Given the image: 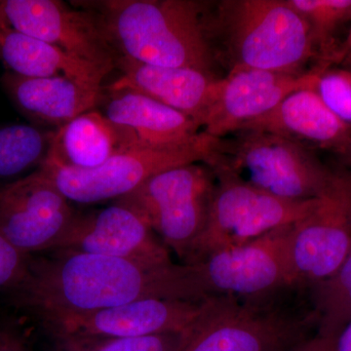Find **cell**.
Returning a JSON list of instances; mask_svg holds the SVG:
<instances>
[{"instance_id": "6da1fadb", "label": "cell", "mask_w": 351, "mask_h": 351, "mask_svg": "<svg viewBox=\"0 0 351 351\" xmlns=\"http://www.w3.org/2000/svg\"><path fill=\"white\" fill-rule=\"evenodd\" d=\"M7 293L15 306L36 317L86 313L140 300L202 302L209 298L193 265H147L69 250L29 258L22 280Z\"/></svg>"}, {"instance_id": "83f0119b", "label": "cell", "mask_w": 351, "mask_h": 351, "mask_svg": "<svg viewBox=\"0 0 351 351\" xmlns=\"http://www.w3.org/2000/svg\"><path fill=\"white\" fill-rule=\"evenodd\" d=\"M0 351H27L24 339L10 328L0 329Z\"/></svg>"}, {"instance_id": "4fadbf2b", "label": "cell", "mask_w": 351, "mask_h": 351, "mask_svg": "<svg viewBox=\"0 0 351 351\" xmlns=\"http://www.w3.org/2000/svg\"><path fill=\"white\" fill-rule=\"evenodd\" d=\"M202 302L147 299L86 313H52L36 317L53 336L137 338L184 332Z\"/></svg>"}, {"instance_id": "484cf974", "label": "cell", "mask_w": 351, "mask_h": 351, "mask_svg": "<svg viewBox=\"0 0 351 351\" xmlns=\"http://www.w3.org/2000/svg\"><path fill=\"white\" fill-rule=\"evenodd\" d=\"M314 90L341 121L351 126V71L317 69Z\"/></svg>"}, {"instance_id": "cb8c5ba5", "label": "cell", "mask_w": 351, "mask_h": 351, "mask_svg": "<svg viewBox=\"0 0 351 351\" xmlns=\"http://www.w3.org/2000/svg\"><path fill=\"white\" fill-rule=\"evenodd\" d=\"M289 4L306 21L314 46L328 54L332 34L351 20V0H288Z\"/></svg>"}, {"instance_id": "1f68e13d", "label": "cell", "mask_w": 351, "mask_h": 351, "mask_svg": "<svg viewBox=\"0 0 351 351\" xmlns=\"http://www.w3.org/2000/svg\"><path fill=\"white\" fill-rule=\"evenodd\" d=\"M341 158V162L345 164L348 167L351 168V140L348 145L338 154Z\"/></svg>"}, {"instance_id": "52a82bcc", "label": "cell", "mask_w": 351, "mask_h": 351, "mask_svg": "<svg viewBox=\"0 0 351 351\" xmlns=\"http://www.w3.org/2000/svg\"><path fill=\"white\" fill-rule=\"evenodd\" d=\"M215 188L216 175L209 165L186 164L158 173L117 200L135 208L184 263L206 225Z\"/></svg>"}, {"instance_id": "4dcf8cb0", "label": "cell", "mask_w": 351, "mask_h": 351, "mask_svg": "<svg viewBox=\"0 0 351 351\" xmlns=\"http://www.w3.org/2000/svg\"><path fill=\"white\" fill-rule=\"evenodd\" d=\"M12 29L13 27L11 25L10 21H9L8 16H7L3 2L0 1V41Z\"/></svg>"}, {"instance_id": "8992f818", "label": "cell", "mask_w": 351, "mask_h": 351, "mask_svg": "<svg viewBox=\"0 0 351 351\" xmlns=\"http://www.w3.org/2000/svg\"><path fill=\"white\" fill-rule=\"evenodd\" d=\"M212 169L216 188L206 225L189 252L186 265H196L217 252L297 223L309 214L317 200L282 199L249 186L228 171Z\"/></svg>"}, {"instance_id": "3957f363", "label": "cell", "mask_w": 351, "mask_h": 351, "mask_svg": "<svg viewBox=\"0 0 351 351\" xmlns=\"http://www.w3.org/2000/svg\"><path fill=\"white\" fill-rule=\"evenodd\" d=\"M304 291L286 289L256 297L216 295L181 334L176 351H289L317 327Z\"/></svg>"}, {"instance_id": "2e32d148", "label": "cell", "mask_w": 351, "mask_h": 351, "mask_svg": "<svg viewBox=\"0 0 351 351\" xmlns=\"http://www.w3.org/2000/svg\"><path fill=\"white\" fill-rule=\"evenodd\" d=\"M120 75L104 88L107 92L131 90L174 108L199 126L213 104L221 77L195 69L161 68L120 58ZM201 130V129H200Z\"/></svg>"}, {"instance_id": "4316f807", "label": "cell", "mask_w": 351, "mask_h": 351, "mask_svg": "<svg viewBox=\"0 0 351 351\" xmlns=\"http://www.w3.org/2000/svg\"><path fill=\"white\" fill-rule=\"evenodd\" d=\"M29 258L0 232V290L7 292L22 280Z\"/></svg>"}, {"instance_id": "30bf717a", "label": "cell", "mask_w": 351, "mask_h": 351, "mask_svg": "<svg viewBox=\"0 0 351 351\" xmlns=\"http://www.w3.org/2000/svg\"><path fill=\"white\" fill-rule=\"evenodd\" d=\"M293 226H280L193 265L208 295L256 297L297 288L291 262Z\"/></svg>"}, {"instance_id": "ba28073f", "label": "cell", "mask_w": 351, "mask_h": 351, "mask_svg": "<svg viewBox=\"0 0 351 351\" xmlns=\"http://www.w3.org/2000/svg\"><path fill=\"white\" fill-rule=\"evenodd\" d=\"M218 138L204 135L191 144L165 149H133L119 152L94 169H73L43 164L39 169L49 176L69 201L91 204L120 199L149 178L177 166L211 164Z\"/></svg>"}, {"instance_id": "7a4b0ae2", "label": "cell", "mask_w": 351, "mask_h": 351, "mask_svg": "<svg viewBox=\"0 0 351 351\" xmlns=\"http://www.w3.org/2000/svg\"><path fill=\"white\" fill-rule=\"evenodd\" d=\"M82 5L100 15L120 57L161 68L213 73L216 56L204 2L106 0Z\"/></svg>"}, {"instance_id": "f1b7e54d", "label": "cell", "mask_w": 351, "mask_h": 351, "mask_svg": "<svg viewBox=\"0 0 351 351\" xmlns=\"http://www.w3.org/2000/svg\"><path fill=\"white\" fill-rule=\"evenodd\" d=\"M334 341L320 338L317 335L289 351H332Z\"/></svg>"}, {"instance_id": "e0dca14e", "label": "cell", "mask_w": 351, "mask_h": 351, "mask_svg": "<svg viewBox=\"0 0 351 351\" xmlns=\"http://www.w3.org/2000/svg\"><path fill=\"white\" fill-rule=\"evenodd\" d=\"M104 114L125 138L129 149H165L195 143L204 133L195 120L131 90L108 92Z\"/></svg>"}, {"instance_id": "d6a6232c", "label": "cell", "mask_w": 351, "mask_h": 351, "mask_svg": "<svg viewBox=\"0 0 351 351\" xmlns=\"http://www.w3.org/2000/svg\"><path fill=\"white\" fill-rule=\"evenodd\" d=\"M350 54H351V27L350 31H348V36H346L345 43H343V48L341 52V57H346Z\"/></svg>"}, {"instance_id": "7c38bea8", "label": "cell", "mask_w": 351, "mask_h": 351, "mask_svg": "<svg viewBox=\"0 0 351 351\" xmlns=\"http://www.w3.org/2000/svg\"><path fill=\"white\" fill-rule=\"evenodd\" d=\"M75 214L68 198L39 168L0 186V232L25 255L54 251Z\"/></svg>"}, {"instance_id": "5bb4252c", "label": "cell", "mask_w": 351, "mask_h": 351, "mask_svg": "<svg viewBox=\"0 0 351 351\" xmlns=\"http://www.w3.org/2000/svg\"><path fill=\"white\" fill-rule=\"evenodd\" d=\"M55 250L96 254L147 265L172 263L169 249L157 239L144 217L119 200L100 211L75 214Z\"/></svg>"}, {"instance_id": "44dd1931", "label": "cell", "mask_w": 351, "mask_h": 351, "mask_svg": "<svg viewBox=\"0 0 351 351\" xmlns=\"http://www.w3.org/2000/svg\"><path fill=\"white\" fill-rule=\"evenodd\" d=\"M0 59L10 73L25 77H66L104 89L108 75L94 64L66 54L52 44L12 29L0 41Z\"/></svg>"}, {"instance_id": "277c9868", "label": "cell", "mask_w": 351, "mask_h": 351, "mask_svg": "<svg viewBox=\"0 0 351 351\" xmlns=\"http://www.w3.org/2000/svg\"><path fill=\"white\" fill-rule=\"evenodd\" d=\"M208 25L219 29L230 69L302 75L315 54L311 27L288 0L223 1Z\"/></svg>"}, {"instance_id": "d6986e66", "label": "cell", "mask_w": 351, "mask_h": 351, "mask_svg": "<svg viewBox=\"0 0 351 351\" xmlns=\"http://www.w3.org/2000/svg\"><path fill=\"white\" fill-rule=\"evenodd\" d=\"M1 85L22 114L56 129L95 110L104 98V89L66 77H25L6 71Z\"/></svg>"}, {"instance_id": "9c48e42d", "label": "cell", "mask_w": 351, "mask_h": 351, "mask_svg": "<svg viewBox=\"0 0 351 351\" xmlns=\"http://www.w3.org/2000/svg\"><path fill=\"white\" fill-rule=\"evenodd\" d=\"M351 250V172L334 171L315 206L294 223L291 232V262L297 288L332 274Z\"/></svg>"}, {"instance_id": "603a6c76", "label": "cell", "mask_w": 351, "mask_h": 351, "mask_svg": "<svg viewBox=\"0 0 351 351\" xmlns=\"http://www.w3.org/2000/svg\"><path fill=\"white\" fill-rule=\"evenodd\" d=\"M53 134L27 124L0 126V179L38 169L49 152Z\"/></svg>"}, {"instance_id": "836d02e7", "label": "cell", "mask_w": 351, "mask_h": 351, "mask_svg": "<svg viewBox=\"0 0 351 351\" xmlns=\"http://www.w3.org/2000/svg\"><path fill=\"white\" fill-rule=\"evenodd\" d=\"M346 59H348V61L350 62V64H351V54L346 56Z\"/></svg>"}, {"instance_id": "ffe728a7", "label": "cell", "mask_w": 351, "mask_h": 351, "mask_svg": "<svg viewBox=\"0 0 351 351\" xmlns=\"http://www.w3.org/2000/svg\"><path fill=\"white\" fill-rule=\"evenodd\" d=\"M128 149L119 129L104 113L93 110L54 130L49 152L43 164L94 169Z\"/></svg>"}, {"instance_id": "d4e9b609", "label": "cell", "mask_w": 351, "mask_h": 351, "mask_svg": "<svg viewBox=\"0 0 351 351\" xmlns=\"http://www.w3.org/2000/svg\"><path fill=\"white\" fill-rule=\"evenodd\" d=\"M181 334H161L137 338L53 336L56 351H176Z\"/></svg>"}, {"instance_id": "8fae6325", "label": "cell", "mask_w": 351, "mask_h": 351, "mask_svg": "<svg viewBox=\"0 0 351 351\" xmlns=\"http://www.w3.org/2000/svg\"><path fill=\"white\" fill-rule=\"evenodd\" d=\"M15 31L56 46L110 75L117 69L119 53L100 15L82 5L75 9L59 0H2Z\"/></svg>"}, {"instance_id": "5b68a950", "label": "cell", "mask_w": 351, "mask_h": 351, "mask_svg": "<svg viewBox=\"0 0 351 351\" xmlns=\"http://www.w3.org/2000/svg\"><path fill=\"white\" fill-rule=\"evenodd\" d=\"M218 138L211 168L237 176L249 186L287 200L323 193L332 173L311 149L262 131L242 130Z\"/></svg>"}, {"instance_id": "7402d4cb", "label": "cell", "mask_w": 351, "mask_h": 351, "mask_svg": "<svg viewBox=\"0 0 351 351\" xmlns=\"http://www.w3.org/2000/svg\"><path fill=\"white\" fill-rule=\"evenodd\" d=\"M320 338L336 341L351 322V250L338 269L306 289Z\"/></svg>"}, {"instance_id": "ac0fdd59", "label": "cell", "mask_w": 351, "mask_h": 351, "mask_svg": "<svg viewBox=\"0 0 351 351\" xmlns=\"http://www.w3.org/2000/svg\"><path fill=\"white\" fill-rule=\"evenodd\" d=\"M313 87L289 94L274 110L252 120L240 131L265 132L311 149L317 147L339 154L350 142L351 126L327 108Z\"/></svg>"}, {"instance_id": "f546056e", "label": "cell", "mask_w": 351, "mask_h": 351, "mask_svg": "<svg viewBox=\"0 0 351 351\" xmlns=\"http://www.w3.org/2000/svg\"><path fill=\"white\" fill-rule=\"evenodd\" d=\"M332 351H351V322L335 341Z\"/></svg>"}, {"instance_id": "9a60e30c", "label": "cell", "mask_w": 351, "mask_h": 351, "mask_svg": "<svg viewBox=\"0 0 351 351\" xmlns=\"http://www.w3.org/2000/svg\"><path fill=\"white\" fill-rule=\"evenodd\" d=\"M316 71L302 75L261 69H230L221 77L216 98L200 123L201 132L223 138L274 110L289 94L313 87Z\"/></svg>"}]
</instances>
